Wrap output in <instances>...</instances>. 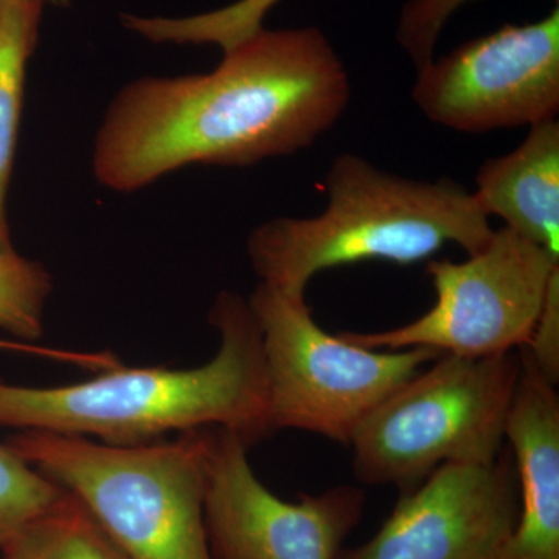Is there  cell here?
I'll return each mask as SVG.
<instances>
[{"instance_id": "obj_1", "label": "cell", "mask_w": 559, "mask_h": 559, "mask_svg": "<svg viewBox=\"0 0 559 559\" xmlns=\"http://www.w3.org/2000/svg\"><path fill=\"white\" fill-rule=\"evenodd\" d=\"M352 84L319 28L266 31L209 73L124 86L97 131L92 171L119 193L189 165L248 167L310 148L344 116Z\"/></svg>"}, {"instance_id": "obj_2", "label": "cell", "mask_w": 559, "mask_h": 559, "mask_svg": "<svg viewBox=\"0 0 559 559\" xmlns=\"http://www.w3.org/2000/svg\"><path fill=\"white\" fill-rule=\"evenodd\" d=\"M209 320L219 333L218 353L194 369L121 364L53 388L0 380V428L97 437L119 447L223 428L255 447L274 433L259 323L248 299L231 290L216 297Z\"/></svg>"}, {"instance_id": "obj_3", "label": "cell", "mask_w": 559, "mask_h": 559, "mask_svg": "<svg viewBox=\"0 0 559 559\" xmlns=\"http://www.w3.org/2000/svg\"><path fill=\"white\" fill-rule=\"evenodd\" d=\"M323 186L326 205L319 215L280 216L249 235L248 255L260 283L307 296L320 272L360 261L409 266L448 245L468 255L495 230L473 191L457 180L404 178L358 154L337 156Z\"/></svg>"}, {"instance_id": "obj_4", "label": "cell", "mask_w": 559, "mask_h": 559, "mask_svg": "<svg viewBox=\"0 0 559 559\" xmlns=\"http://www.w3.org/2000/svg\"><path fill=\"white\" fill-rule=\"evenodd\" d=\"M7 444L79 500L128 559H213L204 514L210 428L131 447L21 430Z\"/></svg>"}, {"instance_id": "obj_5", "label": "cell", "mask_w": 559, "mask_h": 559, "mask_svg": "<svg viewBox=\"0 0 559 559\" xmlns=\"http://www.w3.org/2000/svg\"><path fill=\"white\" fill-rule=\"evenodd\" d=\"M520 374L518 349L485 358L443 353L355 430L348 447L356 480L404 495L447 463L495 462Z\"/></svg>"}, {"instance_id": "obj_6", "label": "cell", "mask_w": 559, "mask_h": 559, "mask_svg": "<svg viewBox=\"0 0 559 559\" xmlns=\"http://www.w3.org/2000/svg\"><path fill=\"white\" fill-rule=\"evenodd\" d=\"M249 307L261 333L274 432L305 430L348 444L364 418L443 353L370 349L320 329L307 296L259 283Z\"/></svg>"}, {"instance_id": "obj_7", "label": "cell", "mask_w": 559, "mask_h": 559, "mask_svg": "<svg viewBox=\"0 0 559 559\" xmlns=\"http://www.w3.org/2000/svg\"><path fill=\"white\" fill-rule=\"evenodd\" d=\"M558 271L559 259L503 226L466 260H428L437 300L421 318L377 333L337 336L385 352L423 347L463 358L506 355L528 345Z\"/></svg>"}, {"instance_id": "obj_8", "label": "cell", "mask_w": 559, "mask_h": 559, "mask_svg": "<svg viewBox=\"0 0 559 559\" xmlns=\"http://www.w3.org/2000/svg\"><path fill=\"white\" fill-rule=\"evenodd\" d=\"M412 100L448 130L481 134L533 127L559 112V7L503 25L417 70Z\"/></svg>"}, {"instance_id": "obj_9", "label": "cell", "mask_w": 559, "mask_h": 559, "mask_svg": "<svg viewBox=\"0 0 559 559\" xmlns=\"http://www.w3.org/2000/svg\"><path fill=\"white\" fill-rule=\"evenodd\" d=\"M250 448L210 428L205 528L213 559H337L366 510L356 485H336L297 502L280 499L253 473Z\"/></svg>"}, {"instance_id": "obj_10", "label": "cell", "mask_w": 559, "mask_h": 559, "mask_svg": "<svg viewBox=\"0 0 559 559\" xmlns=\"http://www.w3.org/2000/svg\"><path fill=\"white\" fill-rule=\"evenodd\" d=\"M520 514L509 444L489 465L447 463L399 503L377 535L337 559H499Z\"/></svg>"}, {"instance_id": "obj_11", "label": "cell", "mask_w": 559, "mask_h": 559, "mask_svg": "<svg viewBox=\"0 0 559 559\" xmlns=\"http://www.w3.org/2000/svg\"><path fill=\"white\" fill-rule=\"evenodd\" d=\"M521 374L506 441L516 466L520 514L499 559H559V395L528 349H518Z\"/></svg>"}, {"instance_id": "obj_12", "label": "cell", "mask_w": 559, "mask_h": 559, "mask_svg": "<svg viewBox=\"0 0 559 559\" xmlns=\"http://www.w3.org/2000/svg\"><path fill=\"white\" fill-rule=\"evenodd\" d=\"M473 197L488 218L559 259L558 119L533 124L516 150L485 162Z\"/></svg>"}, {"instance_id": "obj_13", "label": "cell", "mask_w": 559, "mask_h": 559, "mask_svg": "<svg viewBox=\"0 0 559 559\" xmlns=\"http://www.w3.org/2000/svg\"><path fill=\"white\" fill-rule=\"evenodd\" d=\"M46 3L0 0V249H14L7 218V197L20 135L25 72Z\"/></svg>"}, {"instance_id": "obj_14", "label": "cell", "mask_w": 559, "mask_h": 559, "mask_svg": "<svg viewBox=\"0 0 559 559\" xmlns=\"http://www.w3.org/2000/svg\"><path fill=\"white\" fill-rule=\"evenodd\" d=\"M0 554L2 559H128L68 491Z\"/></svg>"}, {"instance_id": "obj_15", "label": "cell", "mask_w": 559, "mask_h": 559, "mask_svg": "<svg viewBox=\"0 0 559 559\" xmlns=\"http://www.w3.org/2000/svg\"><path fill=\"white\" fill-rule=\"evenodd\" d=\"M280 0H238L226 9L197 16L142 17L138 33L153 43L216 44L223 51L231 49L263 28V20Z\"/></svg>"}, {"instance_id": "obj_16", "label": "cell", "mask_w": 559, "mask_h": 559, "mask_svg": "<svg viewBox=\"0 0 559 559\" xmlns=\"http://www.w3.org/2000/svg\"><path fill=\"white\" fill-rule=\"evenodd\" d=\"M53 280L43 263L14 249H0V330L36 344L44 336V314Z\"/></svg>"}, {"instance_id": "obj_17", "label": "cell", "mask_w": 559, "mask_h": 559, "mask_svg": "<svg viewBox=\"0 0 559 559\" xmlns=\"http://www.w3.org/2000/svg\"><path fill=\"white\" fill-rule=\"evenodd\" d=\"M64 495L9 444H0V549Z\"/></svg>"}, {"instance_id": "obj_18", "label": "cell", "mask_w": 559, "mask_h": 559, "mask_svg": "<svg viewBox=\"0 0 559 559\" xmlns=\"http://www.w3.org/2000/svg\"><path fill=\"white\" fill-rule=\"evenodd\" d=\"M471 0H407L401 10L396 39L415 68L433 60L437 40L452 14Z\"/></svg>"}, {"instance_id": "obj_19", "label": "cell", "mask_w": 559, "mask_h": 559, "mask_svg": "<svg viewBox=\"0 0 559 559\" xmlns=\"http://www.w3.org/2000/svg\"><path fill=\"white\" fill-rule=\"evenodd\" d=\"M538 369L551 384H559V271L555 272L547 289L543 311L525 345Z\"/></svg>"}, {"instance_id": "obj_20", "label": "cell", "mask_w": 559, "mask_h": 559, "mask_svg": "<svg viewBox=\"0 0 559 559\" xmlns=\"http://www.w3.org/2000/svg\"><path fill=\"white\" fill-rule=\"evenodd\" d=\"M0 349H10V352H27V347H24L22 342L17 341H0Z\"/></svg>"}, {"instance_id": "obj_21", "label": "cell", "mask_w": 559, "mask_h": 559, "mask_svg": "<svg viewBox=\"0 0 559 559\" xmlns=\"http://www.w3.org/2000/svg\"><path fill=\"white\" fill-rule=\"evenodd\" d=\"M44 3H53V5L64 7L68 5L69 0H40Z\"/></svg>"}]
</instances>
